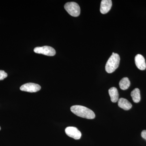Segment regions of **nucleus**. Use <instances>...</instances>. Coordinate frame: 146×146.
Listing matches in <instances>:
<instances>
[{"mask_svg": "<svg viewBox=\"0 0 146 146\" xmlns=\"http://www.w3.org/2000/svg\"><path fill=\"white\" fill-rule=\"evenodd\" d=\"M1 127H0V130H1Z\"/></svg>", "mask_w": 146, "mask_h": 146, "instance_id": "15", "label": "nucleus"}, {"mask_svg": "<svg viewBox=\"0 0 146 146\" xmlns=\"http://www.w3.org/2000/svg\"><path fill=\"white\" fill-rule=\"evenodd\" d=\"M118 106L125 110H128L132 107V104L127 100L121 98L118 100Z\"/></svg>", "mask_w": 146, "mask_h": 146, "instance_id": "9", "label": "nucleus"}, {"mask_svg": "<svg viewBox=\"0 0 146 146\" xmlns=\"http://www.w3.org/2000/svg\"><path fill=\"white\" fill-rule=\"evenodd\" d=\"M7 76V74L3 70H0V80H3Z\"/></svg>", "mask_w": 146, "mask_h": 146, "instance_id": "13", "label": "nucleus"}, {"mask_svg": "<svg viewBox=\"0 0 146 146\" xmlns=\"http://www.w3.org/2000/svg\"><path fill=\"white\" fill-rule=\"evenodd\" d=\"M41 89V86L39 84L33 83H28L22 85L20 90L29 93H35L39 91Z\"/></svg>", "mask_w": 146, "mask_h": 146, "instance_id": "5", "label": "nucleus"}, {"mask_svg": "<svg viewBox=\"0 0 146 146\" xmlns=\"http://www.w3.org/2000/svg\"><path fill=\"white\" fill-rule=\"evenodd\" d=\"M34 51L36 53L44 54L48 56H54L56 54L55 50L52 47L49 46L36 47L34 48Z\"/></svg>", "mask_w": 146, "mask_h": 146, "instance_id": "4", "label": "nucleus"}, {"mask_svg": "<svg viewBox=\"0 0 146 146\" xmlns=\"http://www.w3.org/2000/svg\"><path fill=\"white\" fill-rule=\"evenodd\" d=\"M135 64L136 67L141 70H144L146 68L145 60L143 56L140 54L136 55L135 58Z\"/></svg>", "mask_w": 146, "mask_h": 146, "instance_id": "7", "label": "nucleus"}, {"mask_svg": "<svg viewBox=\"0 0 146 146\" xmlns=\"http://www.w3.org/2000/svg\"><path fill=\"white\" fill-rule=\"evenodd\" d=\"M120 58L117 53L112 52V55L109 58L105 66V70L107 73H112L119 67Z\"/></svg>", "mask_w": 146, "mask_h": 146, "instance_id": "2", "label": "nucleus"}, {"mask_svg": "<svg viewBox=\"0 0 146 146\" xmlns=\"http://www.w3.org/2000/svg\"><path fill=\"white\" fill-rule=\"evenodd\" d=\"M108 93L112 102L116 103L118 101L119 95L117 89L116 87H113L110 89L108 90Z\"/></svg>", "mask_w": 146, "mask_h": 146, "instance_id": "10", "label": "nucleus"}, {"mask_svg": "<svg viewBox=\"0 0 146 146\" xmlns=\"http://www.w3.org/2000/svg\"><path fill=\"white\" fill-rule=\"evenodd\" d=\"M70 110L74 114L81 117L92 119L96 117L95 113L92 110L82 106H73Z\"/></svg>", "mask_w": 146, "mask_h": 146, "instance_id": "1", "label": "nucleus"}, {"mask_svg": "<svg viewBox=\"0 0 146 146\" xmlns=\"http://www.w3.org/2000/svg\"><path fill=\"white\" fill-rule=\"evenodd\" d=\"M112 6L111 0H102L101 3L100 12L102 14H106L109 12Z\"/></svg>", "mask_w": 146, "mask_h": 146, "instance_id": "8", "label": "nucleus"}, {"mask_svg": "<svg viewBox=\"0 0 146 146\" xmlns=\"http://www.w3.org/2000/svg\"><path fill=\"white\" fill-rule=\"evenodd\" d=\"M131 96L134 102L137 103L141 100L140 91L138 88H136L133 89L131 93Z\"/></svg>", "mask_w": 146, "mask_h": 146, "instance_id": "11", "label": "nucleus"}, {"mask_svg": "<svg viewBox=\"0 0 146 146\" xmlns=\"http://www.w3.org/2000/svg\"><path fill=\"white\" fill-rule=\"evenodd\" d=\"M64 8L70 15L74 17H78L80 14V7L76 3L71 2L66 3Z\"/></svg>", "mask_w": 146, "mask_h": 146, "instance_id": "3", "label": "nucleus"}, {"mask_svg": "<svg viewBox=\"0 0 146 146\" xmlns=\"http://www.w3.org/2000/svg\"><path fill=\"white\" fill-rule=\"evenodd\" d=\"M119 85L120 89L122 90H127L130 86V81L128 78H123L120 80Z\"/></svg>", "mask_w": 146, "mask_h": 146, "instance_id": "12", "label": "nucleus"}, {"mask_svg": "<svg viewBox=\"0 0 146 146\" xmlns=\"http://www.w3.org/2000/svg\"><path fill=\"white\" fill-rule=\"evenodd\" d=\"M65 132L68 136L75 140H79L81 137V132L74 127H68L66 128Z\"/></svg>", "mask_w": 146, "mask_h": 146, "instance_id": "6", "label": "nucleus"}, {"mask_svg": "<svg viewBox=\"0 0 146 146\" xmlns=\"http://www.w3.org/2000/svg\"><path fill=\"white\" fill-rule=\"evenodd\" d=\"M141 136L144 139L146 140V130L143 131L141 133Z\"/></svg>", "mask_w": 146, "mask_h": 146, "instance_id": "14", "label": "nucleus"}]
</instances>
